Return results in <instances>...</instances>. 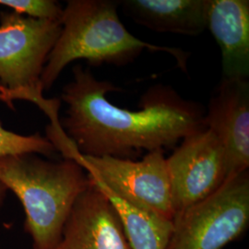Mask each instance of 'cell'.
I'll use <instances>...</instances> for the list:
<instances>
[{"label": "cell", "mask_w": 249, "mask_h": 249, "mask_svg": "<svg viewBox=\"0 0 249 249\" xmlns=\"http://www.w3.org/2000/svg\"><path fill=\"white\" fill-rule=\"evenodd\" d=\"M73 80L63 88L66 116L63 132L80 155L131 159L142 151L175 148L179 142L203 130L204 107L183 98L171 86L156 84L143 93L140 110L111 104L109 92L121 88L100 80L81 65L73 67Z\"/></svg>", "instance_id": "1"}, {"label": "cell", "mask_w": 249, "mask_h": 249, "mask_svg": "<svg viewBox=\"0 0 249 249\" xmlns=\"http://www.w3.org/2000/svg\"><path fill=\"white\" fill-rule=\"evenodd\" d=\"M119 1L70 0L63 9L61 32L41 75L43 89H49L64 69L78 59L91 66H124L148 50L175 57L187 71V53L176 47L150 44L129 33L118 16Z\"/></svg>", "instance_id": "2"}, {"label": "cell", "mask_w": 249, "mask_h": 249, "mask_svg": "<svg viewBox=\"0 0 249 249\" xmlns=\"http://www.w3.org/2000/svg\"><path fill=\"white\" fill-rule=\"evenodd\" d=\"M0 182L24 209L34 249H54L78 196L90 185L76 160L53 161L34 153L0 157Z\"/></svg>", "instance_id": "3"}, {"label": "cell", "mask_w": 249, "mask_h": 249, "mask_svg": "<svg viewBox=\"0 0 249 249\" xmlns=\"http://www.w3.org/2000/svg\"><path fill=\"white\" fill-rule=\"evenodd\" d=\"M61 32L60 21L0 12V101L34 102L49 118L58 116L60 102L43 97L41 75Z\"/></svg>", "instance_id": "4"}, {"label": "cell", "mask_w": 249, "mask_h": 249, "mask_svg": "<svg viewBox=\"0 0 249 249\" xmlns=\"http://www.w3.org/2000/svg\"><path fill=\"white\" fill-rule=\"evenodd\" d=\"M167 249H223L249 224V171L225 180L214 193L179 212Z\"/></svg>", "instance_id": "5"}, {"label": "cell", "mask_w": 249, "mask_h": 249, "mask_svg": "<svg viewBox=\"0 0 249 249\" xmlns=\"http://www.w3.org/2000/svg\"><path fill=\"white\" fill-rule=\"evenodd\" d=\"M164 151H149L141 160L79 153L72 160L86 171L90 179L124 201L174 222L176 211Z\"/></svg>", "instance_id": "6"}, {"label": "cell", "mask_w": 249, "mask_h": 249, "mask_svg": "<svg viewBox=\"0 0 249 249\" xmlns=\"http://www.w3.org/2000/svg\"><path fill=\"white\" fill-rule=\"evenodd\" d=\"M166 162L176 214L212 195L227 179L225 151L208 127L185 138Z\"/></svg>", "instance_id": "7"}, {"label": "cell", "mask_w": 249, "mask_h": 249, "mask_svg": "<svg viewBox=\"0 0 249 249\" xmlns=\"http://www.w3.org/2000/svg\"><path fill=\"white\" fill-rule=\"evenodd\" d=\"M205 125L223 145L227 179L249 171V80H222L210 100Z\"/></svg>", "instance_id": "8"}, {"label": "cell", "mask_w": 249, "mask_h": 249, "mask_svg": "<svg viewBox=\"0 0 249 249\" xmlns=\"http://www.w3.org/2000/svg\"><path fill=\"white\" fill-rule=\"evenodd\" d=\"M54 249H130L115 207L91 182L73 205Z\"/></svg>", "instance_id": "9"}, {"label": "cell", "mask_w": 249, "mask_h": 249, "mask_svg": "<svg viewBox=\"0 0 249 249\" xmlns=\"http://www.w3.org/2000/svg\"><path fill=\"white\" fill-rule=\"evenodd\" d=\"M206 23L221 49L223 79L249 80V0H207Z\"/></svg>", "instance_id": "10"}, {"label": "cell", "mask_w": 249, "mask_h": 249, "mask_svg": "<svg viewBox=\"0 0 249 249\" xmlns=\"http://www.w3.org/2000/svg\"><path fill=\"white\" fill-rule=\"evenodd\" d=\"M119 7L136 23L157 33L196 36L207 28V0H122Z\"/></svg>", "instance_id": "11"}, {"label": "cell", "mask_w": 249, "mask_h": 249, "mask_svg": "<svg viewBox=\"0 0 249 249\" xmlns=\"http://www.w3.org/2000/svg\"><path fill=\"white\" fill-rule=\"evenodd\" d=\"M89 180L115 207L130 249H167L174 229L173 221L130 204L101 183Z\"/></svg>", "instance_id": "12"}, {"label": "cell", "mask_w": 249, "mask_h": 249, "mask_svg": "<svg viewBox=\"0 0 249 249\" xmlns=\"http://www.w3.org/2000/svg\"><path fill=\"white\" fill-rule=\"evenodd\" d=\"M57 151L47 138L37 133L23 136L4 128L0 123V157L18 154H41L52 156Z\"/></svg>", "instance_id": "13"}, {"label": "cell", "mask_w": 249, "mask_h": 249, "mask_svg": "<svg viewBox=\"0 0 249 249\" xmlns=\"http://www.w3.org/2000/svg\"><path fill=\"white\" fill-rule=\"evenodd\" d=\"M0 5L30 18L60 21L61 5L54 0H0Z\"/></svg>", "instance_id": "14"}, {"label": "cell", "mask_w": 249, "mask_h": 249, "mask_svg": "<svg viewBox=\"0 0 249 249\" xmlns=\"http://www.w3.org/2000/svg\"><path fill=\"white\" fill-rule=\"evenodd\" d=\"M7 191H8V189L0 182V205L3 203V201L5 199L6 195H7Z\"/></svg>", "instance_id": "15"}]
</instances>
